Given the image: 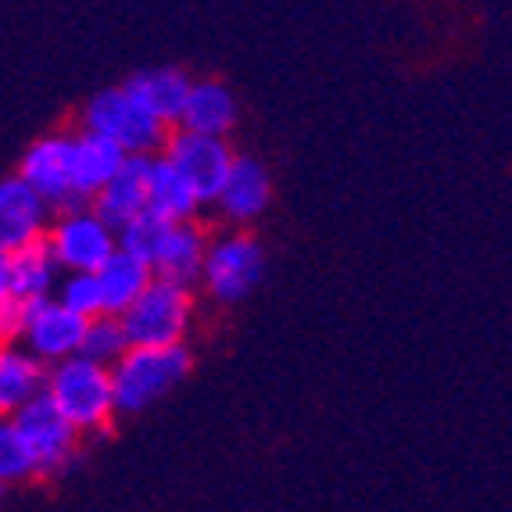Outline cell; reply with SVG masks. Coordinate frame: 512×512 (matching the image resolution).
Listing matches in <instances>:
<instances>
[{"label": "cell", "mask_w": 512, "mask_h": 512, "mask_svg": "<svg viewBox=\"0 0 512 512\" xmlns=\"http://www.w3.org/2000/svg\"><path fill=\"white\" fill-rule=\"evenodd\" d=\"M197 208H201V201L187 187V180L165 162L162 154H154L151 180H147V212H154L165 222H194Z\"/></svg>", "instance_id": "cell-21"}, {"label": "cell", "mask_w": 512, "mask_h": 512, "mask_svg": "<svg viewBox=\"0 0 512 512\" xmlns=\"http://www.w3.org/2000/svg\"><path fill=\"white\" fill-rule=\"evenodd\" d=\"M86 319H79L76 312H69L65 305L51 298L26 301V333L22 344L33 359H40L43 366H54L61 359H72L83 341Z\"/></svg>", "instance_id": "cell-10"}, {"label": "cell", "mask_w": 512, "mask_h": 512, "mask_svg": "<svg viewBox=\"0 0 512 512\" xmlns=\"http://www.w3.org/2000/svg\"><path fill=\"white\" fill-rule=\"evenodd\" d=\"M18 180L26 183L43 205L51 208V215L76 212V208H90L72 194V133H51V137L36 140L18 165Z\"/></svg>", "instance_id": "cell-9"}, {"label": "cell", "mask_w": 512, "mask_h": 512, "mask_svg": "<svg viewBox=\"0 0 512 512\" xmlns=\"http://www.w3.org/2000/svg\"><path fill=\"white\" fill-rule=\"evenodd\" d=\"M190 348L187 344H172V348H126L111 376V405L115 412H144L154 402H162L172 387H180L190 376Z\"/></svg>", "instance_id": "cell-1"}, {"label": "cell", "mask_w": 512, "mask_h": 512, "mask_svg": "<svg viewBox=\"0 0 512 512\" xmlns=\"http://www.w3.org/2000/svg\"><path fill=\"white\" fill-rule=\"evenodd\" d=\"M83 129L119 144L126 154H151V158L162 151L165 137H169V129L154 119L126 86H111V90L90 97L83 108Z\"/></svg>", "instance_id": "cell-5"}, {"label": "cell", "mask_w": 512, "mask_h": 512, "mask_svg": "<svg viewBox=\"0 0 512 512\" xmlns=\"http://www.w3.org/2000/svg\"><path fill=\"white\" fill-rule=\"evenodd\" d=\"M8 273H11V294L22 301L51 298V291L58 287V262H54L47 240L36 237L26 248H18L8 255Z\"/></svg>", "instance_id": "cell-20"}, {"label": "cell", "mask_w": 512, "mask_h": 512, "mask_svg": "<svg viewBox=\"0 0 512 512\" xmlns=\"http://www.w3.org/2000/svg\"><path fill=\"white\" fill-rule=\"evenodd\" d=\"M43 394L54 402V409L69 419L79 434H101L111 427L115 405H111V376L97 362H86L79 355L47 366Z\"/></svg>", "instance_id": "cell-2"}, {"label": "cell", "mask_w": 512, "mask_h": 512, "mask_svg": "<svg viewBox=\"0 0 512 512\" xmlns=\"http://www.w3.org/2000/svg\"><path fill=\"white\" fill-rule=\"evenodd\" d=\"M33 459H29L26 444L18 441L11 419H0V487L8 491L15 484H26L33 480Z\"/></svg>", "instance_id": "cell-24"}, {"label": "cell", "mask_w": 512, "mask_h": 512, "mask_svg": "<svg viewBox=\"0 0 512 512\" xmlns=\"http://www.w3.org/2000/svg\"><path fill=\"white\" fill-rule=\"evenodd\" d=\"M237 122V101L222 83L215 79H201V83H190L187 104H183L180 129L190 133H201V137H219L226 140V133Z\"/></svg>", "instance_id": "cell-17"}, {"label": "cell", "mask_w": 512, "mask_h": 512, "mask_svg": "<svg viewBox=\"0 0 512 512\" xmlns=\"http://www.w3.org/2000/svg\"><path fill=\"white\" fill-rule=\"evenodd\" d=\"M11 427H15L18 441L26 444L36 477H65L76 466L83 434L54 409V402L43 391L11 416Z\"/></svg>", "instance_id": "cell-4"}, {"label": "cell", "mask_w": 512, "mask_h": 512, "mask_svg": "<svg viewBox=\"0 0 512 512\" xmlns=\"http://www.w3.org/2000/svg\"><path fill=\"white\" fill-rule=\"evenodd\" d=\"M47 366L26 348H0V419H11L26 402L43 391Z\"/></svg>", "instance_id": "cell-19"}, {"label": "cell", "mask_w": 512, "mask_h": 512, "mask_svg": "<svg viewBox=\"0 0 512 512\" xmlns=\"http://www.w3.org/2000/svg\"><path fill=\"white\" fill-rule=\"evenodd\" d=\"M11 298V273H8V255H0V301Z\"/></svg>", "instance_id": "cell-27"}, {"label": "cell", "mask_w": 512, "mask_h": 512, "mask_svg": "<svg viewBox=\"0 0 512 512\" xmlns=\"http://www.w3.org/2000/svg\"><path fill=\"white\" fill-rule=\"evenodd\" d=\"M172 169L180 172L187 187L194 190V197L201 205H212L219 194L222 180L233 165V147L219 137H201L190 129H169L162 151H158Z\"/></svg>", "instance_id": "cell-8"}, {"label": "cell", "mask_w": 512, "mask_h": 512, "mask_svg": "<svg viewBox=\"0 0 512 512\" xmlns=\"http://www.w3.org/2000/svg\"><path fill=\"white\" fill-rule=\"evenodd\" d=\"M265 273V251L251 233H222V237L208 240L205 265H201V283H205L208 298L219 305H237L244 301Z\"/></svg>", "instance_id": "cell-6"}, {"label": "cell", "mask_w": 512, "mask_h": 512, "mask_svg": "<svg viewBox=\"0 0 512 512\" xmlns=\"http://www.w3.org/2000/svg\"><path fill=\"white\" fill-rule=\"evenodd\" d=\"M22 333H26V301L11 294L0 301V348L22 344Z\"/></svg>", "instance_id": "cell-26"}, {"label": "cell", "mask_w": 512, "mask_h": 512, "mask_svg": "<svg viewBox=\"0 0 512 512\" xmlns=\"http://www.w3.org/2000/svg\"><path fill=\"white\" fill-rule=\"evenodd\" d=\"M208 240L212 237L197 222H172L169 237H165L162 251H158V262H154V276L190 291L194 283H201V265H205Z\"/></svg>", "instance_id": "cell-15"}, {"label": "cell", "mask_w": 512, "mask_h": 512, "mask_svg": "<svg viewBox=\"0 0 512 512\" xmlns=\"http://www.w3.org/2000/svg\"><path fill=\"white\" fill-rule=\"evenodd\" d=\"M43 240H47L58 269H65V273H97L119 248L115 233L90 208L51 215V226H47Z\"/></svg>", "instance_id": "cell-7"}, {"label": "cell", "mask_w": 512, "mask_h": 512, "mask_svg": "<svg viewBox=\"0 0 512 512\" xmlns=\"http://www.w3.org/2000/svg\"><path fill=\"white\" fill-rule=\"evenodd\" d=\"M126 348H129V341H126V333H122L119 316H94V319H86L83 341H79L76 355L86 362H97V366L111 369L126 355Z\"/></svg>", "instance_id": "cell-22"}, {"label": "cell", "mask_w": 512, "mask_h": 512, "mask_svg": "<svg viewBox=\"0 0 512 512\" xmlns=\"http://www.w3.org/2000/svg\"><path fill=\"white\" fill-rule=\"evenodd\" d=\"M122 162H126V151L119 144L97 137L90 129L72 133V194L90 205L97 190L122 169Z\"/></svg>", "instance_id": "cell-14"}, {"label": "cell", "mask_w": 512, "mask_h": 512, "mask_svg": "<svg viewBox=\"0 0 512 512\" xmlns=\"http://www.w3.org/2000/svg\"><path fill=\"white\" fill-rule=\"evenodd\" d=\"M190 83H194V79L183 76L180 69H147V72H137V76L122 86H126L129 94L137 97L165 129H176L180 126L183 104H187Z\"/></svg>", "instance_id": "cell-16"}, {"label": "cell", "mask_w": 512, "mask_h": 512, "mask_svg": "<svg viewBox=\"0 0 512 512\" xmlns=\"http://www.w3.org/2000/svg\"><path fill=\"white\" fill-rule=\"evenodd\" d=\"M269 197H273V183H269L265 165L255 162V158H244V154H233V165L212 205L219 208V215L226 222L244 226V222L258 219L269 208Z\"/></svg>", "instance_id": "cell-12"}, {"label": "cell", "mask_w": 512, "mask_h": 512, "mask_svg": "<svg viewBox=\"0 0 512 512\" xmlns=\"http://www.w3.org/2000/svg\"><path fill=\"white\" fill-rule=\"evenodd\" d=\"M51 226V208L18 180H0V255L26 248L29 240L43 237Z\"/></svg>", "instance_id": "cell-13"}, {"label": "cell", "mask_w": 512, "mask_h": 512, "mask_svg": "<svg viewBox=\"0 0 512 512\" xmlns=\"http://www.w3.org/2000/svg\"><path fill=\"white\" fill-rule=\"evenodd\" d=\"M169 230H172V222L158 219L154 212H140L137 219H129L126 226L115 233V244H119V251L137 258V262L151 265V273H154V262H158V251H162Z\"/></svg>", "instance_id": "cell-23"}, {"label": "cell", "mask_w": 512, "mask_h": 512, "mask_svg": "<svg viewBox=\"0 0 512 512\" xmlns=\"http://www.w3.org/2000/svg\"><path fill=\"white\" fill-rule=\"evenodd\" d=\"M151 154H126L122 169L97 190L90 201V212L108 226L111 233H119L129 219H137L147 212V180H151Z\"/></svg>", "instance_id": "cell-11"}, {"label": "cell", "mask_w": 512, "mask_h": 512, "mask_svg": "<svg viewBox=\"0 0 512 512\" xmlns=\"http://www.w3.org/2000/svg\"><path fill=\"white\" fill-rule=\"evenodd\" d=\"M58 305H65L69 312H76L79 319L104 316L101 287H97V276H94V273H69L65 280H61Z\"/></svg>", "instance_id": "cell-25"}, {"label": "cell", "mask_w": 512, "mask_h": 512, "mask_svg": "<svg viewBox=\"0 0 512 512\" xmlns=\"http://www.w3.org/2000/svg\"><path fill=\"white\" fill-rule=\"evenodd\" d=\"M94 276H97V287H101L104 316H122V312L144 294L147 283L154 280L151 265L137 262V258L119 248H115V255H111Z\"/></svg>", "instance_id": "cell-18"}, {"label": "cell", "mask_w": 512, "mask_h": 512, "mask_svg": "<svg viewBox=\"0 0 512 512\" xmlns=\"http://www.w3.org/2000/svg\"><path fill=\"white\" fill-rule=\"evenodd\" d=\"M190 319H194V298L187 287L154 276L133 305L119 316L129 348H172L187 341Z\"/></svg>", "instance_id": "cell-3"}]
</instances>
